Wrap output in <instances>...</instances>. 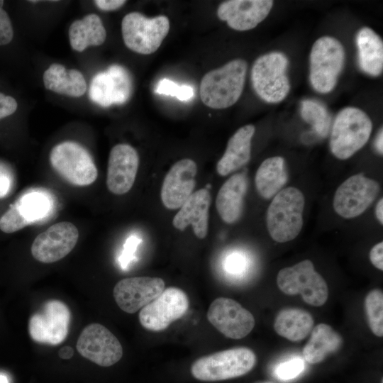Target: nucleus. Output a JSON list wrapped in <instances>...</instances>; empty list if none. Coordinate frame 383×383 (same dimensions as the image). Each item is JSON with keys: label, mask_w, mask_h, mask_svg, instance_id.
Wrapping results in <instances>:
<instances>
[{"label": "nucleus", "mask_w": 383, "mask_h": 383, "mask_svg": "<svg viewBox=\"0 0 383 383\" xmlns=\"http://www.w3.org/2000/svg\"><path fill=\"white\" fill-rule=\"evenodd\" d=\"M248 70L246 61L235 59L208 72L200 84V97L207 106L222 109L235 104L242 94Z\"/></svg>", "instance_id": "obj_1"}, {"label": "nucleus", "mask_w": 383, "mask_h": 383, "mask_svg": "<svg viewBox=\"0 0 383 383\" xmlns=\"http://www.w3.org/2000/svg\"><path fill=\"white\" fill-rule=\"evenodd\" d=\"M304 206L305 196L296 187L284 188L272 198L266 212V225L274 241L286 243L299 235Z\"/></svg>", "instance_id": "obj_2"}, {"label": "nucleus", "mask_w": 383, "mask_h": 383, "mask_svg": "<svg viewBox=\"0 0 383 383\" xmlns=\"http://www.w3.org/2000/svg\"><path fill=\"white\" fill-rule=\"evenodd\" d=\"M372 130V121L363 111L355 107L342 109L331 129V152L339 160L351 157L367 143Z\"/></svg>", "instance_id": "obj_3"}, {"label": "nucleus", "mask_w": 383, "mask_h": 383, "mask_svg": "<svg viewBox=\"0 0 383 383\" xmlns=\"http://www.w3.org/2000/svg\"><path fill=\"white\" fill-rule=\"evenodd\" d=\"M256 355L248 348L219 351L197 359L191 367L192 376L204 382L226 380L243 376L256 364Z\"/></svg>", "instance_id": "obj_4"}, {"label": "nucleus", "mask_w": 383, "mask_h": 383, "mask_svg": "<svg viewBox=\"0 0 383 383\" xmlns=\"http://www.w3.org/2000/svg\"><path fill=\"white\" fill-rule=\"evenodd\" d=\"M289 61L280 52L259 57L253 63L251 80L256 94L267 103H278L287 96L290 84L287 74Z\"/></svg>", "instance_id": "obj_5"}, {"label": "nucleus", "mask_w": 383, "mask_h": 383, "mask_svg": "<svg viewBox=\"0 0 383 383\" xmlns=\"http://www.w3.org/2000/svg\"><path fill=\"white\" fill-rule=\"evenodd\" d=\"M345 50L341 43L331 36H323L313 45L310 54V82L318 92L331 91L345 62Z\"/></svg>", "instance_id": "obj_6"}, {"label": "nucleus", "mask_w": 383, "mask_h": 383, "mask_svg": "<svg viewBox=\"0 0 383 383\" xmlns=\"http://www.w3.org/2000/svg\"><path fill=\"white\" fill-rule=\"evenodd\" d=\"M277 284L283 293L300 294L303 300L311 306H323L328 297L326 282L315 270L313 262L309 260L280 270L277 276Z\"/></svg>", "instance_id": "obj_7"}, {"label": "nucleus", "mask_w": 383, "mask_h": 383, "mask_svg": "<svg viewBox=\"0 0 383 383\" xmlns=\"http://www.w3.org/2000/svg\"><path fill=\"white\" fill-rule=\"evenodd\" d=\"M170 21L160 15L147 18L138 12L126 14L121 22L125 45L133 52L143 55L155 52L169 33Z\"/></svg>", "instance_id": "obj_8"}, {"label": "nucleus", "mask_w": 383, "mask_h": 383, "mask_svg": "<svg viewBox=\"0 0 383 383\" xmlns=\"http://www.w3.org/2000/svg\"><path fill=\"white\" fill-rule=\"evenodd\" d=\"M53 169L69 183L84 187L94 183L98 170L89 152L80 144L65 141L55 145L50 154Z\"/></svg>", "instance_id": "obj_9"}, {"label": "nucleus", "mask_w": 383, "mask_h": 383, "mask_svg": "<svg viewBox=\"0 0 383 383\" xmlns=\"http://www.w3.org/2000/svg\"><path fill=\"white\" fill-rule=\"evenodd\" d=\"M380 192L378 182L355 174L346 179L337 188L333 200L335 213L344 218H353L362 214L374 201Z\"/></svg>", "instance_id": "obj_10"}, {"label": "nucleus", "mask_w": 383, "mask_h": 383, "mask_svg": "<svg viewBox=\"0 0 383 383\" xmlns=\"http://www.w3.org/2000/svg\"><path fill=\"white\" fill-rule=\"evenodd\" d=\"M70 319V311L65 303L56 299L47 301L30 316L29 335L39 343L60 344L68 334Z\"/></svg>", "instance_id": "obj_11"}, {"label": "nucleus", "mask_w": 383, "mask_h": 383, "mask_svg": "<svg viewBox=\"0 0 383 383\" xmlns=\"http://www.w3.org/2000/svg\"><path fill=\"white\" fill-rule=\"evenodd\" d=\"M189 306L188 296L183 290L174 287H168L140 309V323L150 331L165 330L187 313Z\"/></svg>", "instance_id": "obj_12"}, {"label": "nucleus", "mask_w": 383, "mask_h": 383, "mask_svg": "<svg viewBox=\"0 0 383 383\" xmlns=\"http://www.w3.org/2000/svg\"><path fill=\"white\" fill-rule=\"evenodd\" d=\"M76 348L82 357L101 367L111 366L123 356L118 338L99 323L89 324L83 329Z\"/></svg>", "instance_id": "obj_13"}, {"label": "nucleus", "mask_w": 383, "mask_h": 383, "mask_svg": "<svg viewBox=\"0 0 383 383\" xmlns=\"http://www.w3.org/2000/svg\"><path fill=\"white\" fill-rule=\"evenodd\" d=\"M209 321L226 337L241 339L253 329V315L236 301L219 297L213 300L207 312Z\"/></svg>", "instance_id": "obj_14"}, {"label": "nucleus", "mask_w": 383, "mask_h": 383, "mask_svg": "<svg viewBox=\"0 0 383 383\" xmlns=\"http://www.w3.org/2000/svg\"><path fill=\"white\" fill-rule=\"evenodd\" d=\"M78 238L79 231L73 223H57L36 236L31 245V254L40 262H55L72 250Z\"/></svg>", "instance_id": "obj_15"}, {"label": "nucleus", "mask_w": 383, "mask_h": 383, "mask_svg": "<svg viewBox=\"0 0 383 383\" xmlns=\"http://www.w3.org/2000/svg\"><path fill=\"white\" fill-rule=\"evenodd\" d=\"M132 79L122 66L113 65L91 79L89 96L92 101L103 107L126 102L132 92Z\"/></svg>", "instance_id": "obj_16"}, {"label": "nucleus", "mask_w": 383, "mask_h": 383, "mask_svg": "<svg viewBox=\"0 0 383 383\" xmlns=\"http://www.w3.org/2000/svg\"><path fill=\"white\" fill-rule=\"evenodd\" d=\"M165 289V282L160 277H135L118 282L113 291L119 308L133 313L150 303Z\"/></svg>", "instance_id": "obj_17"}, {"label": "nucleus", "mask_w": 383, "mask_h": 383, "mask_svg": "<svg viewBox=\"0 0 383 383\" xmlns=\"http://www.w3.org/2000/svg\"><path fill=\"white\" fill-rule=\"evenodd\" d=\"M197 166L191 159L176 162L166 174L161 187L160 197L165 208L177 209L193 193L196 186Z\"/></svg>", "instance_id": "obj_18"}, {"label": "nucleus", "mask_w": 383, "mask_h": 383, "mask_svg": "<svg viewBox=\"0 0 383 383\" xmlns=\"http://www.w3.org/2000/svg\"><path fill=\"white\" fill-rule=\"evenodd\" d=\"M139 166V155L131 145L117 144L110 151L106 186L116 195L128 192L132 188Z\"/></svg>", "instance_id": "obj_19"}, {"label": "nucleus", "mask_w": 383, "mask_h": 383, "mask_svg": "<svg viewBox=\"0 0 383 383\" xmlns=\"http://www.w3.org/2000/svg\"><path fill=\"white\" fill-rule=\"evenodd\" d=\"M273 6L270 0H230L221 3L218 17L231 28L244 31L256 27L269 14Z\"/></svg>", "instance_id": "obj_20"}, {"label": "nucleus", "mask_w": 383, "mask_h": 383, "mask_svg": "<svg viewBox=\"0 0 383 383\" xmlns=\"http://www.w3.org/2000/svg\"><path fill=\"white\" fill-rule=\"evenodd\" d=\"M211 201L210 192L206 189H200L193 192L174 216L173 226L184 231L187 226H192L198 238H205L209 230Z\"/></svg>", "instance_id": "obj_21"}, {"label": "nucleus", "mask_w": 383, "mask_h": 383, "mask_svg": "<svg viewBox=\"0 0 383 383\" xmlns=\"http://www.w3.org/2000/svg\"><path fill=\"white\" fill-rule=\"evenodd\" d=\"M247 189L248 179L243 173L231 175L221 187L216 199V208L225 223L233 224L241 217Z\"/></svg>", "instance_id": "obj_22"}, {"label": "nucleus", "mask_w": 383, "mask_h": 383, "mask_svg": "<svg viewBox=\"0 0 383 383\" xmlns=\"http://www.w3.org/2000/svg\"><path fill=\"white\" fill-rule=\"evenodd\" d=\"M255 131L253 125H245L238 129L230 138L226 150L216 165L218 174L227 176L250 161L251 141Z\"/></svg>", "instance_id": "obj_23"}, {"label": "nucleus", "mask_w": 383, "mask_h": 383, "mask_svg": "<svg viewBox=\"0 0 383 383\" xmlns=\"http://www.w3.org/2000/svg\"><path fill=\"white\" fill-rule=\"evenodd\" d=\"M288 179L284 158L274 156L265 159L260 164L255 173V185L261 197L270 199L283 189Z\"/></svg>", "instance_id": "obj_24"}, {"label": "nucleus", "mask_w": 383, "mask_h": 383, "mask_svg": "<svg viewBox=\"0 0 383 383\" xmlns=\"http://www.w3.org/2000/svg\"><path fill=\"white\" fill-rule=\"evenodd\" d=\"M342 344V336L337 331L328 324L319 323L313 328L303 348V358L309 364L319 363L328 355L337 352Z\"/></svg>", "instance_id": "obj_25"}, {"label": "nucleus", "mask_w": 383, "mask_h": 383, "mask_svg": "<svg viewBox=\"0 0 383 383\" xmlns=\"http://www.w3.org/2000/svg\"><path fill=\"white\" fill-rule=\"evenodd\" d=\"M358 63L369 75L377 77L383 70V43L380 37L368 27L362 28L356 36Z\"/></svg>", "instance_id": "obj_26"}, {"label": "nucleus", "mask_w": 383, "mask_h": 383, "mask_svg": "<svg viewBox=\"0 0 383 383\" xmlns=\"http://www.w3.org/2000/svg\"><path fill=\"white\" fill-rule=\"evenodd\" d=\"M45 87L60 94L72 97L82 96L87 90L83 74L77 70H67L60 64H52L43 77Z\"/></svg>", "instance_id": "obj_27"}, {"label": "nucleus", "mask_w": 383, "mask_h": 383, "mask_svg": "<svg viewBox=\"0 0 383 383\" xmlns=\"http://www.w3.org/2000/svg\"><path fill=\"white\" fill-rule=\"evenodd\" d=\"M313 318L308 311L298 308L282 309L274 322V329L280 336L298 342L304 339L312 331Z\"/></svg>", "instance_id": "obj_28"}, {"label": "nucleus", "mask_w": 383, "mask_h": 383, "mask_svg": "<svg viewBox=\"0 0 383 383\" xmlns=\"http://www.w3.org/2000/svg\"><path fill=\"white\" fill-rule=\"evenodd\" d=\"M106 32L99 16L95 13L74 21L69 28V38L72 48L79 52L88 46H98L106 40Z\"/></svg>", "instance_id": "obj_29"}, {"label": "nucleus", "mask_w": 383, "mask_h": 383, "mask_svg": "<svg viewBox=\"0 0 383 383\" xmlns=\"http://www.w3.org/2000/svg\"><path fill=\"white\" fill-rule=\"evenodd\" d=\"M301 118L309 123L321 137H326L331 126V116L326 107L319 102L306 99L301 101Z\"/></svg>", "instance_id": "obj_30"}, {"label": "nucleus", "mask_w": 383, "mask_h": 383, "mask_svg": "<svg viewBox=\"0 0 383 383\" xmlns=\"http://www.w3.org/2000/svg\"><path fill=\"white\" fill-rule=\"evenodd\" d=\"M368 325L378 337L383 336V293L378 289L370 291L365 299Z\"/></svg>", "instance_id": "obj_31"}, {"label": "nucleus", "mask_w": 383, "mask_h": 383, "mask_svg": "<svg viewBox=\"0 0 383 383\" xmlns=\"http://www.w3.org/2000/svg\"><path fill=\"white\" fill-rule=\"evenodd\" d=\"M15 204L30 223L32 220L42 217L48 206L43 196L35 193L23 196Z\"/></svg>", "instance_id": "obj_32"}, {"label": "nucleus", "mask_w": 383, "mask_h": 383, "mask_svg": "<svg viewBox=\"0 0 383 383\" xmlns=\"http://www.w3.org/2000/svg\"><path fill=\"white\" fill-rule=\"evenodd\" d=\"M304 369V360L299 356H294L278 363L274 368L273 374L277 379L287 382L296 378Z\"/></svg>", "instance_id": "obj_33"}, {"label": "nucleus", "mask_w": 383, "mask_h": 383, "mask_svg": "<svg viewBox=\"0 0 383 383\" xmlns=\"http://www.w3.org/2000/svg\"><path fill=\"white\" fill-rule=\"evenodd\" d=\"M30 223L17 205L14 204L0 218V230L6 233H12Z\"/></svg>", "instance_id": "obj_34"}, {"label": "nucleus", "mask_w": 383, "mask_h": 383, "mask_svg": "<svg viewBox=\"0 0 383 383\" xmlns=\"http://www.w3.org/2000/svg\"><path fill=\"white\" fill-rule=\"evenodd\" d=\"M155 92L159 94L175 96L180 101H189L194 95V89L192 86L187 84L179 85L167 78H163L158 82Z\"/></svg>", "instance_id": "obj_35"}, {"label": "nucleus", "mask_w": 383, "mask_h": 383, "mask_svg": "<svg viewBox=\"0 0 383 383\" xmlns=\"http://www.w3.org/2000/svg\"><path fill=\"white\" fill-rule=\"evenodd\" d=\"M3 5L4 1L0 0V46L9 44L13 37L11 21Z\"/></svg>", "instance_id": "obj_36"}, {"label": "nucleus", "mask_w": 383, "mask_h": 383, "mask_svg": "<svg viewBox=\"0 0 383 383\" xmlns=\"http://www.w3.org/2000/svg\"><path fill=\"white\" fill-rule=\"evenodd\" d=\"M246 265L245 257L239 253H233L228 256L225 261L226 270L232 274H241Z\"/></svg>", "instance_id": "obj_37"}, {"label": "nucleus", "mask_w": 383, "mask_h": 383, "mask_svg": "<svg viewBox=\"0 0 383 383\" xmlns=\"http://www.w3.org/2000/svg\"><path fill=\"white\" fill-rule=\"evenodd\" d=\"M17 106L14 98L0 93V119L13 114L16 111Z\"/></svg>", "instance_id": "obj_38"}, {"label": "nucleus", "mask_w": 383, "mask_h": 383, "mask_svg": "<svg viewBox=\"0 0 383 383\" xmlns=\"http://www.w3.org/2000/svg\"><path fill=\"white\" fill-rule=\"evenodd\" d=\"M370 260L373 266L379 270H383V243L379 242L370 251Z\"/></svg>", "instance_id": "obj_39"}, {"label": "nucleus", "mask_w": 383, "mask_h": 383, "mask_svg": "<svg viewBox=\"0 0 383 383\" xmlns=\"http://www.w3.org/2000/svg\"><path fill=\"white\" fill-rule=\"evenodd\" d=\"M126 1L123 0H96V5L103 11H114L125 4Z\"/></svg>", "instance_id": "obj_40"}, {"label": "nucleus", "mask_w": 383, "mask_h": 383, "mask_svg": "<svg viewBox=\"0 0 383 383\" xmlns=\"http://www.w3.org/2000/svg\"><path fill=\"white\" fill-rule=\"evenodd\" d=\"M138 243V240L135 238H131L128 240L125 247V250L121 256V262L126 265L133 256V253L135 249V247Z\"/></svg>", "instance_id": "obj_41"}, {"label": "nucleus", "mask_w": 383, "mask_h": 383, "mask_svg": "<svg viewBox=\"0 0 383 383\" xmlns=\"http://www.w3.org/2000/svg\"><path fill=\"white\" fill-rule=\"evenodd\" d=\"M375 216L378 220L379 223L383 224V199L381 198L377 203L375 206Z\"/></svg>", "instance_id": "obj_42"}, {"label": "nucleus", "mask_w": 383, "mask_h": 383, "mask_svg": "<svg viewBox=\"0 0 383 383\" xmlns=\"http://www.w3.org/2000/svg\"><path fill=\"white\" fill-rule=\"evenodd\" d=\"M9 187V179L4 175L0 174V197H2L7 193Z\"/></svg>", "instance_id": "obj_43"}, {"label": "nucleus", "mask_w": 383, "mask_h": 383, "mask_svg": "<svg viewBox=\"0 0 383 383\" xmlns=\"http://www.w3.org/2000/svg\"><path fill=\"white\" fill-rule=\"evenodd\" d=\"M74 354L73 349L70 346H65L59 351V355L62 359H70Z\"/></svg>", "instance_id": "obj_44"}, {"label": "nucleus", "mask_w": 383, "mask_h": 383, "mask_svg": "<svg viewBox=\"0 0 383 383\" xmlns=\"http://www.w3.org/2000/svg\"><path fill=\"white\" fill-rule=\"evenodd\" d=\"M375 147L378 152L381 155L383 153V132L382 128H381L377 134Z\"/></svg>", "instance_id": "obj_45"}, {"label": "nucleus", "mask_w": 383, "mask_h": 383, "mask_svg": "<svg viewBox=\"0 0 383 383\" xmlns=\"http://www.w3.org/2000/svg\"><path fill=\"white\" fill-rule=\"evenodd\" d=\"M0 383H9L8 377L5 374H0Z\"/></svg>", "instance_id": "obj_46"}, {"label": "nucleus", "mask_w": 383, "mask_h": 383, "mask_svg": "<svg viewBox=\"0 0 383 383\" xmlns=\"http://www.w3.org/2000/svg\"><path fill=\"white\" fill-rule=\"evenodd\" d=\"M260 383H272L271 382H260Z\"/></svg>", "instance_id": "obj_47"}]
</instances>
